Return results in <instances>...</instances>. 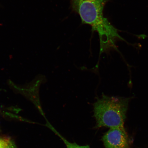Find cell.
I'll return each mask as SVG.
<instances>
[{"label":"cell","mask_w":148,"mask_h":148,"mask_svg":"<svg viewBox=\"0 0 148 148\" xmlns=\"http://www.w3.org/2000/svg\"><path fill=\"white\" fill-rule=\"evenodd\" d=\"M72 9L78 14L83 23L90 25L99 34L100 50L114 47L116 38L121 37L117 31L103 15L107 0H70Z\"/></svg>","instance_id":"1"},{"label":"cell","mask_w":148,"mask_h":148,"mask_svg":"<svg viewBox=\"0 0 148 148\" xmlns=\"http://www.w3.org/2000/svg\"><path fill=\"white\" fill-rule=\"evenodd\" d=\"M130 99L103 95L93 104L94 116L97 128L124 127Z\"/></svg>","instance_id":"2"},{"label":"cell","mask_w":148,"mask_h":148,"mask_svg":"<svg viewBox=\"0 0 148 148\" xmlns=\"http://www.w3.org/2000/svg\"><path fill=\"white\" fill-rule=\"evenodd\" d=\"M102 140L105 148H130V140L125 128H110Z\"/></svg>","instance_id":"3"},{"label":"cell","mask_w":148,"mask_h":148,"mask_svg":"<svg viewBox=\"0 0 148 148\" xmlns=\"http://www.w3.org/2000/svg\"><path fill=\"white\" fill-rule=\"evenodd\" d=\"M47 126L53 132L57 135L60 138H61L66 146L67 148H90L88 145L86 146H80L77 145V144L75 143H71L65 138L63 136H62L60 133H58L56 130L50 124L48 123L47 124Z\"/></svg>","instance_id":"4"},{"label":"cell","mask_w":148,"mask_h":148,"mask_svg":"<svg viewBox=\"0 0 148 148\" xmlns=\"http://www.w3.org/2000/svg\"><path fill=\"white\" fill-rule=\"evenodd\" d=\"M0 148H17L14 140L8 136H0Z\"/></svg>","instance_id":"5"}]
</instances>
